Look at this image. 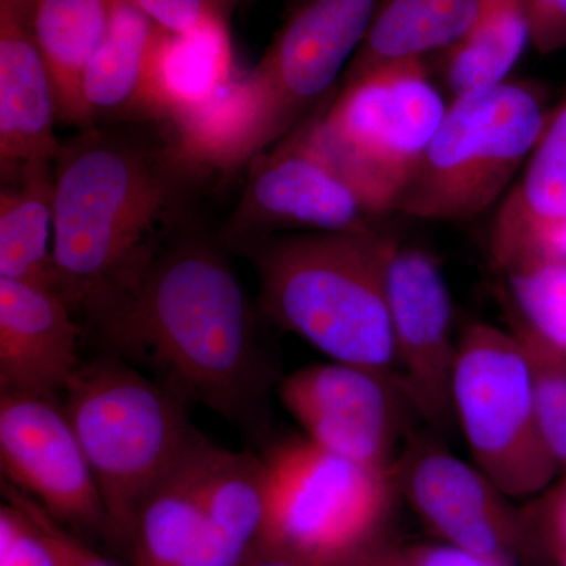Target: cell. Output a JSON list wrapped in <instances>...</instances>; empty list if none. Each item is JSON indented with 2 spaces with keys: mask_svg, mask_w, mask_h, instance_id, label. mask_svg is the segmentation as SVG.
Masks as SVG:
<instances>
[{
  "mask_svg": "<svg viewBox=\"0 0 566 566\" xmlns=\"http://www.w3.org/2000/svg\"><path fill=\"white\" fill-rule=\"evenodd\" d=\"M96 126L54 159V289L88 337L186 229L193 172L167 133Z\"/></svg>",
  "mask_w": 566,
  "mask_h": 566,
  "instance_id": "obj_1",
  "label": "cell"
},
{
  "mask_svg": "<svg viewBox=\"0 0 566 566\" xmlns=\"http://www.w3.org/2000/svg\"><path fill=\"white\" fill-rule=\"evenodd\" d=\"M85 340L253 439L268 428L273 367L221 244L182 230L136 290Z\"/></svg>",
  "mask_w": 566,
  "mask_h": 566,
  "instance_id": "obj_2",
  "label": "cell"
},
{
  "mask_svg": "<svg viewBox=\"0 0 566 566\" xmlns=\"http://www.w3.org/2000/svg\"><path fill=\"white\" fill-rule=\"evenodd\" d=\"M255 270L260 308L337 363L398 382L387 266L394 240L368 233H279L221 240Z\"/></svg>",
  "mask_w": 566,
  "mask_h": 566,
  "instance_id": "obj_3",
  "label": "cell"
},
{
  "mask_svg": "<svg viewBox=\"0 0 566 566\" xmlns=\"http://www.w3.org/2000/svg\"><path fill=\"white\" fill-rule=\"evenodd\" d=\"M62 405L102 493L114 543L126 549L140 502L200 433L189 417L192 405L104 353L82 360Z\"/></svg>",
  "mask_w": 566,
  "mask_h": 566,
  "instance_id": "obj_4",
  "label": "cell"
},
{
  "mask_svg": "<svg viewBox=\"0 0 566 566\" xmlns=\"http://www.w3.org/2000/svg\"><path fill=\"white\" fill-rule=\"evenodd\" d=\"M381 0H301L262 61L222 95L227 175L333 102Z\"/></svg>",
  "mask_w": 566,
  "mask_h": 566,
  "instance_id": "obj_5",
  "label": "cell"
},
{
  "mask_svg": "<svg viewBox=\"0 0 566 566\" xmlns=\"http://www.w3.org/2000/svg\"><path fill=\"white\" fill-rule=\"evenodd\" d=\"M549 115L545 93L527 81L453 99L394 212L424 221L482 214L526 166Z\"/></svg>",
  "mask_w": 566,
  "mask_h": 566,
  "instance_id": "obj_6",
  "label": "cell"
},
{
  "mask_svg": "<svg viewBox=\"0 0 566 566\" xmlns=\"http://www.w3.org/2000/svg\"><path fill=\"white\" fill-rule=\"evenodd\" d=\"M446 111L423 59H415L387 63L338 88L307 132L378 218L394 212Z\"/></svg>",
  "mask_w": 566,
  "mask_h": 566,
  "instance_id": "obj_7",
  "label": "cell"
},
{
  "mask_svg": "<svg viewBox=\"0 0 566 566\" xmlns=\"http://www.w3.org/2000/svg\"><path fill=\"white\" fill-rule=\"evenodd\" d=\"M263 457L270 472L264 551L308 566H342L385 542L398 491L394 471L356 463L307 438L281 442Z\"/></svg>",
  "mask_w": 566,
  "mask_h": 566,
  "instance_id": "obj_8",
  "label": "cell"
},
{
  "mask_svg": "<svg viewBox=\"0 0 566 566\" xmlns=\"http://www.w3.org/2000/svg\"><path fill=\"white\" fill-rule=\"evenodd\" d=\"M453 406L476 468L506 497L542 493L560 474L536 416L526 354L510 331L488 323L465 327Z\"/></svg>",
  "mask_w": 566,
  "mask_h": 566,
  "instance_id": "obj_9",
  "label": "cell"
},
{
  "mask_svg": "<svg viewBox=\"0 0 566 566\" xmlns=\"http://www.w3.org/2000/svg\"><path fill=\"white\" fill-rule=\"evenodd\" d=\"M222 240L279 233H368L375 216L315 147L304 123L245 167Z\"/></svg>",
  "mask_w": 566,
  "mask_h": 566,
  "instance_id": "obj_10",
  "label": "cell"
},
{
  "mask_svg": "<svg viewBox=\"0 0 566 566\" xmlns=\"http://www.w3.org/2000/svg\"><path fill=\"white\" fill-rule=\"evenodd\" d=\"M0 464L3 482L62 526L114 542L91 464L57 398L0 392Z\"/></svg>",
  "mask_w": 566,
  "mask_h": 566,
  "instance_id": "obj_11",
  "label": "cell"
},
{
  "mask_svg": "<svg viewBox=\"0 0 566 566\" xmlns=\"http://www.w3.org/2000/svg\"><path fill=\"white\" fill-rule=\"evenodd\" d=\"M397 378L406 401L433 430L455 422L452 301L430 253L395 241L387 266Z\"/></svg>",
  "mask_w": 566,
  "mask_h": 566,
  "instance_id": "obj_12",
  "label": "cell"
},
{
  "mask_svg": "<svg viewBox=\"0 0 566 566\" xmlns=\"http://www.w3.org/2000/svg\"><path fill=\"white\" fill-rule=\"evenodd\" d=\"M277 395L308 441L356 463L394 471L401 422L398 398H405L394 379L331 360L285 376Z\"/></svg>",
  "mask_w": 566,
  "mask_h": 566,
  "instance_id": "obj_13",
  "label": "cell"
},
{
  "mask_svg": "<svg viewBox=\"0 0 566 566\" xmlns=\"http://www.w3.org/2000/svg\"><path fill=\"white\" fill-rule=\"evenodd\" d=\"M394 476L397 490L446 545L513 560L526 545L523 521L506 495L436 439H409Z\"/></svg>",
  "mask_w": 566,
  "mask_h": 566,
  "instance_id": "obj_14",
  "label": "cell"
},
{
  "mask_svg": "<svg viewBox=\"0 0 566 566\" xmlns=\"http://www.w3.org/2000/svg\"><path fill=\"white\" fill-rule=\"evenodd\" d=\"M84 340L54 286L0 277V392L57 398L81 367Z\"/></svg>",
  "mask_w": 566,
  "mask_h": 566,
  "instance_id": "obj_15",
  "label": "cell"
},
{
  "mask_svg": "<svg viewBox=\"0 0 566 566\" xmlns=\"http://www.w3.org/2000/svg\"><path fill=\"white\" fill-rule=\"evenodd\" d=\"M57 98L29 17L0 3V172L10 177L24 164L54 161Z\"/></svg>",
  "mask_w": 566,
  "mask_h": 566,
  "instance_id": "obj_16",
  "label": "cell"
},
{
  "mask_svg": "<svg viewBox=\"0 0 566 566\" xmlns=\"http://www.w3.org/2000/svg\"><path fill=\"white\" fill-rule=\"evenodd\" d=\"M167 31L126 0H114L109 31L84 74V102L96 126L163 125L155 63Z\"/></svg>",
  "mask_w": 566,
  "mask_h": 566,
  "instance_id": "obj_17",
  "label": "cell"
},
{
  "mask_svg": "<svg viewBox=\"0 0 566 566\" xmlns=\"http://www.w3.org/2000/svg\"><path fill=\"white\" fill-rule=\"evenodd\" d=\"M203 527L185 566H248L264 551L270 472L264 457L216 446L203 486Z\"/></svg>",
  "mask_w": 566,
  "mask_h": 566,
  "instance_id": "obj_18",
  "label": "cell"
},
{
  "mask_svg": "<svg viewBox=\"0 0 566 566\" xmlns=\"http://www.w3.org/2000/svg\"><path fill=\"white\" fill-rule=\"evenodd\" d=\"M521 172L491 232V255L499 270L534 255L539 241L566 223V96L547 118Z\"/></svg>",
  "mask_w": 566,
  "mask_h": 566,
  "instance_id": "obj_19",
  "label": "cell"
},
{
  "mask_svg": "<svg viewBox=\"0 0 566 566\" xmlns=\"http://www.w3.org/2000/svg\"><path fill=\"white\" fill-rule=\"evenodd\" d=\"M214 447L197 434L145 495L126 542L133 566H185L189 560L203 527V486Z\"/></svg>",
  "mask_w": 566,
  "mask_h": 566,
  "instance_id": "obj_20",
  "label": "cell"
},
{
  "mask_svg": "<svg viewBox=\"0 0 566 566\" xmlns=\"http://www.w3.org/2000/svg\"><path fill=\"white\" fill-rule=\"evenodd\" d=\"M114 0H35L29 13L33 40L50 71L59 122L92 129L84 74L111 28Z\"/></svg>",
  "mask_w": 566,
  "mask_h": 566,
  "instance_id": "obj_21",
  "label": "cell"
},
{
  "mask_svg": "<svg viewBox=\"0 0 566 566\" xmlns=\"http://www.w3.org/2000/svg\"><path fill=\"white\" fill-rule=\"evenodd\" d=\"M482 0H381L338 88L387 63L447 50L471 28Z\"/></svg>",
  "mask_w": 566,
  "mask_h": 566,
  "instance_id": "obj_22",
  "label": "cell"
},
{
  "mask_svg": "<svg viewBox=\"0 0 566 566\" xmlns=\"http://www.w3.org/2000/svg\"><path fill=\"white\" fill-rule=\"evenodd\" d=\"M54 161L24 164L2 178L0 277L54 286Z\"/></svg>",
  "mask_w": 566,
  "mask_h": 566,
  "instance_id": "obj_23",
  "label": "cell"
},
{
  "mask_svg": "<svg viewBox=\"0 0 566 566\" xmlns=\"http://www.w3.org/2000/svg\"><path fill=\"white\" fill-rule=\"evenodd\" d=\"M229 24L188 33L166 32L155 63L164 123L199 109L234 80Z\"/></svg>",
  "mask_w": 566,
  "mask_h": 566,
  "instance_id": "obj_24",
  "label": "cell"
},
{
  "mask_svg": "<svg viewBox=\"0 0 566 566\" xmlns=\"http://www.w3.org/2000/svg\"><path fill=\"white\" fill-rule=\"evenodd\" d=\"M531 41L524 0H482L475 21L444 54L453 99L506 81Z\"/></svg>",
  "mask_w": 566,
  "mask_h": 566,
  "instance_id": "obj_25",
  "label": "cell"
},
{
  "mask_svg": "<svg viewBox=\"0 0 566 566\" xmlns=\"http://www.w3.org/2000/svg\"><path fill=\"white\" fill-rule=\"evenodd\" d=\"M501 271L505 314L516 316L566 356V263L528 255Z\"/></svg>",
  "mask_w": 566,
  "mask_h": 566,
  "instance_id": "obj_26",
  "label": "cell"
},
{
  "mask_svg": "<svg viewBox=\"0 0 566 566\" xmlns=\"http://www.w3.org/2000/svg\"><path fill=\"white\" fill-rule=\"evenodd\" d=\"M510 333L526 354L536 416L547 449L566 474V356L516 316L506 314Z\"/></svg>",
  "mask_w": 566,
  "mask_h": 566,
  "instance_id": "obj_27",
  "label": "cell"
},
{
  "mask_svg": "<svg viewBox=\"0 0 566 566\" xmlns=\"http://www.w3.org/2000/svg\"><path fill=\"white\" fill-rule=\"evenodd\" d=\"M0 566H66L50 516L35 501L2 482Z\"/></svg>",
  "mask_w": 566,
  "mask_h": 566,
  "instance_id": "obj_28",
  "label": "cell"
},
{
  "mask_svg": "<svg viewBox=\"0 0 566 566\" xmlns=\"http://www.w3.org/2000/svg\"><path fill=\"white\" fill-rule=\"evenodd\" d=\"M153 22L170 33L199 31L214 24H229L230 11L222 0H126Z\"/></svg>",
  "mask_w": 566,
  "mask_h": 566,
  "instance_id": "obj_29",
  "label": "cell"
},
{
  "mask_svg": "<svg viewBox=\"0 0 566 566\" xmlns=\"http://www.w3.org/2000/svg\"><path fill=\"white\" fill-rule=\"evenodd\" d=\"M531 43L543 54L566 48V0H524Z\"/></svg>",
  "mask_w": 566,
  "mask_h": 566,
  "instance_id": "obj_30",
  "label": "cell"
},
{
  "mask_svg": "<svg viewBox=\"0 0 566 566\" xmlns=\"http://www.w3.org/2000/svg\"><path fill=\"white\" fill-rule=\"evenodd\" d=\"M409 566H516L509 557H486L450 545L405 547Z\"/></svg>",
  "mask_w": 566,
  "mask_h": 566,
  "instance_id": "obj_31",
  "label": "cell"
},
{
  "mask_svg": "<svg viewBox=\"0 0 566 566\" xmlns=\"http://www.w3.org/2000/svg\"><path fill=\"white\" fill-rule=\"evenodd\" d=\"M545 531L557 560L566 558V476L551 494L545 505Z\"/></svg>",
  "mask_w": 566,
  "mask_h": 566,
  "instance_id": "obj_32",
  "label": "cell"
},
{
  "mask_svg": "<svg viewBox=\"0 0 566 566\" xmlns=\"http://www.w3.org/2000/svg\"><path fill=\"white\" fill-rule=\"evenodd\" d=\"M50 521L59 542H61L63 554H65L66 558V566H117L107 560L106 557L95 553L87 543L82 542L80 535L62 526L54 517L50 516Z\"/></svg>",
  "mask_w": 566,
  "mask_h": 566,
  "instance_id": "obj_33",
  "label": "cell"
},
{
  "mask_svg": "<svg viewBox=\"0 0 566 566\" xmlns=\"http://www.w3.org/2000/svg\"><path fill=\"white\" fill-rule=\"evenodd\" d=\"M342 566H409L406 560L405 547L392 545V543H379L367 553L360 554L348 564Z\"/></svg>",
  "mask_w": 566,
  "mask_h": 566,
  "instance_id": "obj_34",
  "label": "cell"
},
{
  "mask_svg": "<svg viewBox=\"0 0 566 566\" xmlns=\"http://www.w3.org/2000/svg\"><path fill=\"white\" fill-rule=\"evenodd\" d=\"M534 255H545L549 259L566 263V223L551 230L549 233L539 241Z\"/></svg>",
  "mask_w": 566,
  "mask_h": 566,
  "instance_id": "obj_35",
  "label": "cell"
},
{
  "mask_svg": "<svg viewBox=\"0 0 566 566\" xmlns=\"http://www.w3.org/2000/svg\"><path fill=\"white\" fill-rule=\"evenodd\" d=\"M248 566H308L305 564H301V562L294 560V558H290L286 556H282V554L270 553V551H264V553L260 554L255 560L251 562Z\"/></svg>",
  "mask_w": 566,
  "mask_h": 566,
  "instance_id": "obj_36",
  "label": "cell"
},
{
  "mask_svg": "<svg viewBox=\"0 0 566 566\" xmlns=\"http://www.w3.org/2000/svg\"><path fill=\"white\" fill-rule=\"evenodd\" d=\"M35 0H0V3H7V6L14 7V9L22 11V13H31L32 6Z\"/></svg>",
  "mask_w": 566,
  "mask_h": 566,
  "instance_id": "obj_37",
  "label": "cell"
},
{
  "mask_svg": "<svg viewBox=\"0 0 566 566\" xmlns=\"http://www.w3.org/2000/svg\"><path fill=\"white\" fill-rule=\"evenodd\" d=\"M241 0H222L223 6H226V9L230 11V14L233 13V10L237 9L238 3H240Z\"/></svg>",
  "mask_w": 566,
  "mask_h": 566,
  "instance_id": "obj_38",
  "label": "cell"
},
{
  "mask_svg": "<svg viewBox=\"0 0 566 566\" xmlns=\"http://www.w3.org/2000/svg\"><path fill=\"white\" fill-rule=\"evenodd\" d=\"M558 564H560V566H566V558H565V560L558 562Z\"/></svg>",
  "mask_w": 566,
  "mask_h": 566,
  "instance_id": "obj_39",
  "label": "cell"
},
{
  "mask_svg": "<svg viewBox=\"0 0 566 566\" xmlns=\"http://www.w3.org/2000/svg\"><path fill=\"white\" fill-rule=\"evenodd\" d=\"M300 2H301V0H296V6H297V3H300Z\"/></svg>",
  "mask_w": 566,
  "mask_h": 566,
  "instance_id": "obj_40",
  "label": "cell"
}]
</instances>
